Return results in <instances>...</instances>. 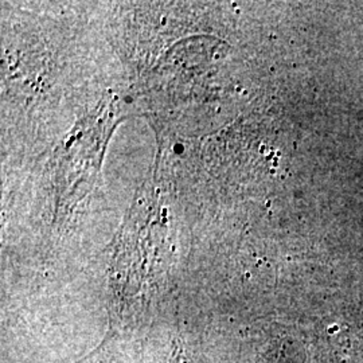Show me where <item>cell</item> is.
<instances>
[{
	"instance_id": "7a4b0ae2",
	"label": "cell",
	"mask_w": 363,
	"mask_h": 363,
	"mask_svg": "<svg viewBox=\"0 0 363 363\" xmlns=\"http://www.w3.org/2000/svg\"><path fill=\"white\" fill-rule=\"evenodd\" d=\"M174 150H175V152H183V147H182V144H177Z\"/></svg>"
},
{
	"instance_id": "6da1fadb",
	"label": "cell",
	"mask_w": 363,
	"mask_h": 363,
	"mask_svg": "<svg viewBox=\"0 0 363 363\" xmlns=\"http://www.w3.org/2000/svg\"><path fill=\"white\" fill-rule=\"evenodd\" d=\"M169 363H187L183 361V357H182V351L181 350H175L174 351V357H172V359L169 361Z\"/></svg>"
}]
</instances>
